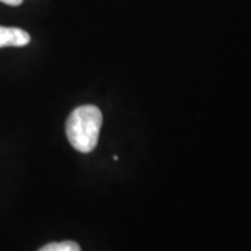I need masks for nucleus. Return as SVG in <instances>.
<instances>
[{
  "label": "nucleus",
  "instance_id": "4",
  "mask_svg": "<svg viewBox=\"0 0 251 251\" xmlns=\"http://www.w3.org/2000/svg\"><path fill=\"white\" fill-rule=\"evenodd\" d=\"M0 1L9 4V6H20L23 3V0H0Z\"/></svg>",
  "mask_w": 251,
  "mask_h": 251
},
{
  "label": "nucleus",
  "instance_id": "3",
  "mask_svg": "<svg viewBox=\"0 0 251 251\" xmlns=\"http://www.w3.org/2000/svg\"><path fill=\"white\" fill-rule=\"evenodd\" d=\"M38 251H81L80 246L74 242L49 243Z\"/></svg>",
  "mask_w": 251,
  "mask_h": 251
},
{
  "label": "nucleus",
  "instance_id": "1",
  "mask_svg": "<svg viewBox=\"0 0 251 251\" xmlns=\"http://www.w3.org/2000/svg\"><path fill=\"white\" fill-rule=\"evenodd\" d=\"M102 112L95 105H82L74 109L66 122V134L73 148L88 153L98 145L102 127Z\"/></svg>",
  "mask_w": 251,
  "mask_h": 251
},
{
  "label": "nucleus",
  "instance_id": "2",
  "mask_svg": "<svg viewBox=\"0 0 251 251\" xmlns=\"http://www.w3.org/2000/svg\"><path fill=\"white\" fill-rule=\"evenodd\" d=\"M31 36L27 31L17 27H0V48L4 46H25Z\"/></svg>",
  "mask_w": 251,
  "mask_h": 251
}]
</instances>
